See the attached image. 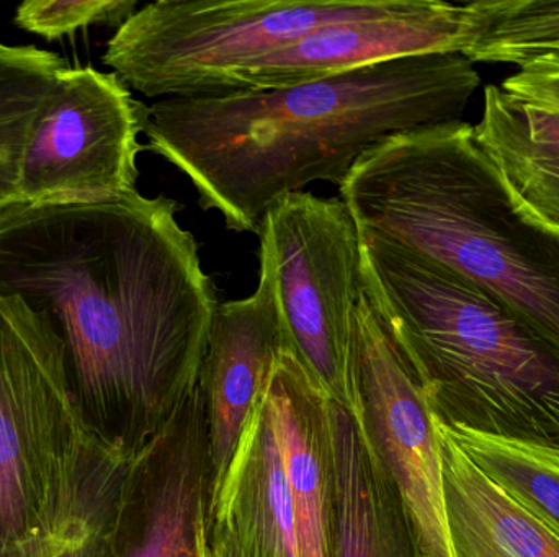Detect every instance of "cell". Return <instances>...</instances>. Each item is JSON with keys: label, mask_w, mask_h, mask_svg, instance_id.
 I'll return each instance as SVG.
<instances>
[{"label": "cell", "mask_w": 559, "mask_h": 557, "mask_svg": "<svg viewBox=\"0 0 559 557\" xmlns=\"http://www.w3.org/2000/svg\"><path fill=\"white\" fill-rule=\"evenodd\" d=\"M301 557H329L335 497L331 398L292 346L280 353L267 386Z\"/></svg>", "instance_id": "13"}, {"label": "cell", "mask_w": 559, "mask_h": 557, "mask_svg": "<svg viewBox=\"0 0 559 557\" xmlns=\"http://www.w3.org/2000/svg\"><path fill=\"white\" fill-rule=\"evenodd\" d=\"M335 497L329 557H423L406 507L354 411L331 399Z\"/></svg>", "instance_id": "15"}, {"label": "cell", "mask_w": 559, "mask_h": 557, "mask_svg": "<svg viewBox=\"0 0 559 557\" xmlns=\"http://www.w3.org/2000/svg\"><path fill=\"white\" fill-rule=\"evenodd\" d=\"M364 293L447 427L559 448V352L453 271L360 231Z\"/></svg>", "instance_id": "4"}, {"label": "cell", "mask_w": 559, "mask_h": 557, "mask_svg": "<svg viewBox=\"0 0 559 557\" xmlns=\"http://www.w3.org/2000/svg\"><path fill=\"white\" fill-rule=\"evenodd\" d=\"M212 530L231 536L242 557H301L267 391L252 412L210 506Z\"/></svg>", "instance_id": "14"}, {"label": "cell", "mask_w": 559, "mask_h": 557, "mask_svg": "<svg viewBox=\"0 0 559 557\" xmlns=\"http://www.w3.org/2000/svg\"><path fill=\"white\" fill-rule=\"evenodd\" d=\"M443 428L491 483L559 536V448Z\"/></svg>", "instance_id": "20"}, {"label": "cell", "mask_w": 559, "mask_h": 557, "mask_svg": "<svg viewBox=\"0 0 559 557\" xmlns=\"http://www.w3.org/2000/svg\"><path fill=\"white\" fill-rule=\"evenodd\" d=\"M348 408L400 493L423 557H455L447 526L442 451L419 376L365 293L352 323Z\"/></svg>", "instance_id": "9"}, {"label": "cell", "mask_w": 559, "mask_h": 557, "mask_svg": "<svg viewBox=\"0 0 559 557\" xmlns=\"http://www.w3.org/2000/svg\"><path fill=\"white\" fill-rule=\"evenodd\" d=\"M209 419L200 378L131 457L118 499L114 557H210Z\"/></svg>", "instance_id": "10"}, {"label": "cell", "mask_w": 559, "mask_h": 557, "mask_svg": "<svg viewBox=\"0 0 559 557\" xmlns=\"http://www.w3.org/2000/svg\"><path fill=\"white\" fill-rule=\"evenodd\" d=\"M136 7L134 0H28L16 9L15 23L25 32L55 41L97 23L120 28Z\"/></svg>", "instance_id": "22"}, {"label": "cell", "mask_w": 559, "mask_h": 557, "mask_svg": "<svg viewBox=\"0 0 559 557\" xmlns=\"http://www.w3.org/2000/svg\"><path fill=\"white\" fill-rule=\"evenodd\" d=\"M409 0H157L105 49V65L150 98L223 97L239 71L316 29L378 19Z\"/></svg>", "instance_id": "5"}, {"label": "cell", "mask_w": 559, "mask_h": 557, "mask_svg": "<svg viewBox=\"0 0 559 557\" xmlns=\"http://www.w3.org/2000/svg\"><path fill=\"white\" fill-rule=\"evenodd\" d=\"M472 62L527 65L559 48V0H478L466 3Z\"/></svg>", "instance_id": "21"}, {"label": "cell", "mask_w": 559, "mask_h": 557, "mask_svg": "<svg viewBox=\"0 0 559 557\" xmlns=\"http://www.w3.org/2000/svg\"><path fill=\"white\" fill-rule=\"evenodd\" d=\"M259 238L274 258L289 342L332 401L347 404L352 323L364 294L357 225L341 198L296 192L269 208Z\"/></svg>", "instance_id": "7"}, {"label": "cell", "mask_w": 559, "mask_h": 557, "mask_svg": "<svg viewBox=\"0 0 559 557\" xmlns=\"http://www.w3.org/2000/svg\"><path fill=\"white\" fill-rule=\"evenodd\" d=\"M210 557H242L231 536L212 530L210 532Z\"/></svg>", "instance_id": "24"}, {"label": "cell", "mask_w": 559, "mask_h": 557, "mask_svg": "<svg viewBox=\"0 0 559 557\" xmlns=\"http://www.w3.org/2000/svg\"><path fill=\"white\" fill-rule=\"evenodd\" d=\"M166 195L0 209V298L56 340L88 432L128 457L197 385L218 311Z\"/></svg>", "instance_id": "1"}, {"label": "cell", "mask_w": 559, "mask_h": 557, "mask_svg": "<svg viewBox=\"0 0 559 557\" xmlns=\"http://www.w3.org/2000/svg\"><path fill=\"white\" fill-rule=\"evenodd\" d=\"M143 105L114 72L64 68L23 156L19 203H102L136 192Z\"/></svg>", "instance_id": "8"}, {"label": "cell", "mask_w": 559, "mask_h": 557, "mask_svg": "<svg viewBox=\"0 0 559 557\" xmlns=\"http://www.w3.org/2000/svg\"><path fill=\"white\" fill-rule=\"evenodd\" d=\"M64 68L59 56L36 46H5L0 51V209L19 198L26 146Z\"/></svg>", "instance_id": "19"}, {"label": "cell", "mask_w": 559, "mask_h": 557, "mask_svg": "<svg viewBox=\"0 0 559 557\" xmlns=\"http://www.w3.org/2000/svg\"><path fill=\"white\" fill-rule=\"evenodd\" d=\"M94 440L58 343L0 298V557H25L51 532Z\"/></svg>", "instance_id": "6"}, {"label": "cell", "mask_w": 559, "mask_h": 557, "mask_svg": "<svg viewBox=\"0 0 559 557\" xmlns=\"http://www.w3.org/2000/svg\"><path fill=\"white\" fill-rule=\"evenodd\" d=\"M547 55H557V56H559V48L554 49V51L547 52Z\"/></svg>", "instance_id": "25"}, {"label": "cell", "mask_w": 559, "mask_h": 557, "mask_svg": "<svg viewBox=\"0 0 559 557\" xmlns=\"http://www.w3.org/2000/svg\"><path fill=\"white\" fill-rule=\"evenodd\" d=\"M130 460L95 438L58 522L25 557H114L115 516Z\"/></svg>", "instance_id": "18"}, {"label": "cell", "mask_w": 559, "mask_h": 557, "mask_svg": "<svg viewBox=\"0 0 559 557\" xmlns=\"http://www.w3.org/2000/svg\"><path fill=\"white\" fill-rule=\"evenodd\" d=\"M338 193L360 231L475 284L559 352V234L515 199L472 124L381 141Z\"/></svg>", "instance_id": "3"}, {"label": "cell", "mask_w": 559, "mask_h": 557, "mask_svg": "<svg viewBox=\"0 0 559 557\" xmlns=\"http://www.w3.org/2000/svg\"><path fill=\"white\" fill-rule=\"evenodd\" d=\"M502 88L559 111V56L545 55L509 75Z\"/></svg>", "instance_id": "23"}, {"label": "cell", "mask_w": 559, "mask_h": 557, "mask_svg": "<svg viewBox=\"0 0 559 557\" xmlns=\"http://www.w3.org/2000/svg\"><path fill=\"white\" fill-rule=\"evenodd\" d=\"M3 48H5V45H0V51H2Z\"/></svg>", "instance_id": "26"}, {"label": "cell", "mask_w": 559, "mask_h": 557, "mask_svg": "<svg viewBox=\"0 0 559 557\" xmlns=\"http://www.w3.org/2000/svg\"><path fill=\"white\" fill-rule=\"evenodd\" d=\"M259 262L258 290L245 300L219 304L200 370L209 419L212 502L242 432L267 391L280 353L292 346L280 313L274 258L262 241Z\"/></svg>", "instance_id": "11"}, {"label": "cell", "mask_w": 559, "mask_h": 557, "mask_svg": "<svg viewBox=\"0 0 559 557\" xmlns=\"http://www.w3.org/2000/svg\"><path fill=\"white\" fill-rule=\"evenodd\" d=\"M465 41V5L409 0L391 15L328 25L302 36L239 71L226 95L293 87L407 56L462 55Z\"/></svg>", "instance_id": "12"}, {"label": "cell", "mask_w": 559, "mask_h": 557, "mask_svg": "<svg viewBox=\"0 0 559 557\" xmlns=\"http://www.w3.org/2000/svg\"><path fill=\"white\" fill-rule=\"evenodd\" d=\"M473 128L515 199L559 234V111L488 85Z\"/></svg>", "instance_id": "16"}, {"label": "cell", "mask_w": 559, "mask_h": 557, "mask_svg": "<svg viewBox=\"0 0 559 557\" xmlns=\"http://www.w3.org/2000/svg\"><path fill=\"white\" fill-rule=\"evenodd\" d=\"M455 557H559V536L506 496L436 421Z\"/></svg>", "instance_id": "17"}, {"label": "cell", "mask_w": 559, "mask_h": 557, "mask_svg": "<svg viewBox=\"0 0 559 557\" xmlns=\"http://www.w3.org/2000/svg\"><path fill=\"white\" fill-rule=\"evenodd\" d=\"M479 84L460 52L407 56L277 90L164 98L143 108V133L203 209L259 234L275 202L319 180L341 186L381 141L462 121Z\"/></svg>", "instance_id": "2"}]
</instances>
